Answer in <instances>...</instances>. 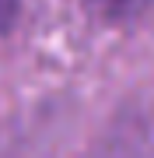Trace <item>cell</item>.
I'll use <instances>...</instances> for the list:
<instances>
[{"instance_id": "1", "label": "cell", "mask_w": 154, "mask_h": 158, "mask_svg": "<svg viewBox=\"0 0 154 158\" xmlns=\"http://www.w3.org/2000/svg\"><path fill=\"white\" fill-rule=\"evenodd\" d=\"M84 7L102 21H123L140 7V0H84Z\"/></svg>"}, {"instance_id": "2", "label": "cell", "mask_w": 154, "mask_h": 158, "mask_svg": "<svg viewBox=\"0 0 154 158\" xmlns=\"http://www.w3.org/2000/svg\"><path fill=\"white\" fill-rule=\"evenodd\" d=\"M14 18H18V0H0V39L11 32Z\"/></svg>"}]
</instances>
